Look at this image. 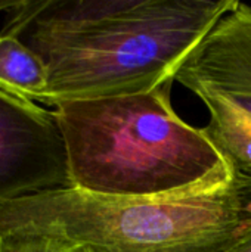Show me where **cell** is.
Listing matches in <instances>:
<instances>
[{
	"label": "cell",
	"mask_w": 251,
	"mask_h": 252,
	"mask_svg": "<svg viewBox=\"0 0 251 252\" xmlns=\"http://www.w3.org/2000/svg\"><path fill=\"white\" fill-rule=\"evenodd\" d=\"M67 188L68 155L53 111L0 90V207Z\"/></svg>",
	"instance_id": "277c9868"
},
{
	"label": "cell",
	"mask_w": 251,
	"mask_h": 252,
	"mask_svg": "<svg viewBox=\"0 0 251 252\" xmlns=\"http://www.w3.org/2000/svg\"><path fill=\"white\" fill-rule=\"evenodd\" d=\"M22 0H16V1H0V10L3 12H12L13 9H16L21 4Z\"/></svg>",
	"instance_id": "30bf717a"
},
{
	"label": "cell",
	"mask_w": 251,
	"mask_h": 252,
	"mask_svg": "<svg viewBox=\"0 0 251 252\" xmlns=\"http://www.w3.org/2000/svg\"><path fill=\"white\" fill-rule=\"evenodd\" d=\"M172 83L151 92L55 105L72 188L149 198L222 185L235 170L203 128L173 109Z\"/></svg>",
	"instance_id": "7a4b0ae2"
},
{
	"label": "cell",
	"mask_w": 251,
	"mask_h": 252,
	"mask_svg": "<svg viewBox=\"0 0 251 252\" xmlns=\"http://www.w3.org/2000/svg\"><path fill=\"white\" fill-rule=\"evenodd\" d=\"M0 252H72L71 250L38 238H0Z\"/></svg>",
	"instance_id": "ba28073f"
},
{
	"label": "cell",
	"mask_w": 251,
	"mask_h": 252,
	"mask_svg": "<svg viewBox=\"0 0 251 252\" xmlns=\"http://www.w3.org/2000/svg\"><path fill=\"white\" fill-rule=\"evenodd\" d=\"M251 224V177L170 196L115 198L77 188L0 207V238H38L72 252H225Z\"/></svg>",
	"instance_id": "3957f363"
},
{
	"label": "cell",
	"mask_w": 251,
	"mask_h": 252,
	"mask_svg": "<svg viewBox=\"0 0 251 252\" xmlns=\"http://www.w3.org/2000/svg\"><path fill=\"white\" fill-rule=\"evenodd\" d=\"M238 0H22L3 30L46 63L44 105L127 96L173 83Z\"/></svg>",
	"instance_id": "6da1fadb"
},
{
	"label": "cell",
	"mask_w": 251,
	"mask_h": 252,
	"mask_svg": "<svg viewBox=\"0 0 251 252\" xmlns=\"http://www.w3.org/2000/svg\"><path fill=\"white\" fill-rule=\"evenodd\" d=\"M175 80L192 93H215L251 115V6L238 1L222 16Z\"/></svg>",
	"instance_id": "5b68a950"
},
{
	"label": "cell",
	"mask_w": 251,
	"mask_h": 252,
	"mask_svg": "<svg viewBox=\"0 0 251 252\" xmlns=\"http://www.w3.org/2000/svg\"><path fill=\"white\" fill-rule=\"evenodd\" d=\"M47 80V68L43 59L18 37L1 32L0 90L25 100L41 102Z\"/></svg>",
	"instance_id": "52a82bcc"
},
{
	"label": "cell",
	"mask_w": 251,
	"mask_h": 252,
	"mask_svg": "<svg viewBox=\"0 0 251 252\" xmlns=\"http://www.w3.org/2000/svg\"><path fill=\"white\" fill-rule=\"evenodd\" d=\"M209 109L203 131L229 161L232 168L251 177V115L226 99L210 93H195Z\"/></svg>",
	"instance_id": "8992f818"
},
{
	"label": "cell",
	"mask_w": 251,
	"mask_h": 252,
	"mask_svg": "<svg viewBox=\"0 0 251 252\" xmlns=\"http://www.w3.org/2000/svg\"><path fill=\"white\" fill-rule=\"evenodd\" d=\"M225 252H251V224L244 230L241 238Z\"/></svg>",
	"instance_id": "9c48e42d"
}]
</instances>
